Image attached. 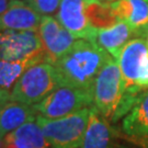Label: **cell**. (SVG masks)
<instances>
[{"mask_svg": "<svg viewBox=\"0 0 148 148\" xmlns=\"http://www.w3.org/2000/svg\"><path fill=\"white\" fill-rule=\"evenodd\" d=\"M110 55L95 43L77 40L67 53L52 64L58 86L92 92L97 76Z\"/></svg>", "mask_w": 148, "mask_h": 148, "instance_id": "obj_1", "label": "cell"}, {"mask_svg": "<svg viewBox=\"0 0 148 148\" xmlns=\"http://www.w3.org/2000/svg\"><path fill=\"white\" fill-rule=\"evenodd\" d=\"M116 62L123 78L124 93L113 122L126 115L140 95L148 89L147 41L143 37L131 40L123 47Z\"/></svg>", "mask_w": 148, "mask_h": 148, "instance_id": "obj_2", "label": "cell"}, {"mask_svg": "<svg viewBox=\"0 0 148 148\" xmlns=\"http://www.w3.org/2000/svg\"><path fill=\"white\" fill-rule=\"evenodd\" d=\"M58 87L56 71L47 60L31 65L10 91V101L35 106Z\"/></svg>", "mask_w": 148, "mask_h": 148, "instance_id": "obj_3", "label": "cell"}, {"mask_svg": "<svg viewBox=\"0 0 148 148\" xmlns=\"http://www.w3.org/2000/svg\"><path fill=\"white\" fill-rule=\"evenodd\" d=\"M123 93L124 85L119 64L110 56L93 82V108L104 119L113 122L121 104Z\"/></svg>", "mask_w": 148, "mask_h": 148, "instance_id": "obj_4", "label": "cell"}, {"mask_svg": "<svg viewBox=\"0 0 148 148\" xmlns=\"http://www.w3.org/2000/svg\"><path fill=\"white\" fill-rule=\"evenodd\" d=\"M90 109L86 108L68 116L53 120L37 116L36 122L52 148H80L89 122Z\"/></svg>", "mask_w": 148, "mask_h": 148, "instance_id": "obj_5", "label": "cell"}, {"mask_svg": "<svg viewBox=\"0 0 148 148\" xmlns=\"http://www.w3.org/2000/svg\"><path fill=\"white\" fill-rule=\"evenodd\" d=\"M93 106L92 92L82 89L58 86L52 93L33 106L37 116L60 119L68 116L86 108Z\"/></svg>", "mask_w": 148, "mask_h": 148, "instance_id": "obj_6", "label": "cell"}, {"mask_svg": "<svg viewBox=\"0 0 148 148\" xmlns=\"http://www.w3.org/2000/svg\"><path fill=\"white\" fill-rule=\"evenodd\" d=\"M0 59L7 62L46 59L37 31H0Z\"/></svg>", "mask_w": 148, "mask_h": 148, "instance_id": "obj_7", "label": "cell"}, {"mask_svg": "<svg viewBox=\"0 0 148 148\" xmlns=\"http://www.w3.org/2000/svg\"><path fill=\"white\" fill-rule=\"evenodd\" d=\"M37 34L42 43L45 58L51 64L63 57L78 40L52 16H42Z\"/></svg>", "mask_w": 148, "mask_h": 148, "instance_id": "obj_8", "label": "cell"}, {"mask_svg": "<svg viewBox=\"0 0 148 148\" xmlns=\"http://www.w3.org/2000/svg\"><path fill=\"white\" fill-rule=\"evenodd\" d=\"M90 0H62L56 19L66 30L78 40L93 41L95 31L87 16V5Z\"/></svg>", "mask_w": 148, "mask_h": 148, "instance_id": "obj_9", "label": "cell"}, {"mask_svg": "<svg viewBox=\"0 0 148 148\" xmlns=\"http://www.w3.org/2000/svg\"><path fill=\"white\" fill-rule=\"evenodd\" d=\"M42 16L23 0H11L0 14V31H37Z\"/></svg>", "mask_w": 148, "mask_h": 148, "instance_id": "obj_10", "label": "cell"}, {"mask_svg": "<svg viewBox=\"0 0 148 148\" xmlns=\"http://www.w3.org/2000/svg\"><path fill=\"white\" fill-rule=\"evenodd\" d=\"M119 21H124L138 37L148 35V0H114L110 2Z\"/></svg>", "mask_w": 148, "mask_h": 148, "instance_id": "obj_11", "label": "cell"}, {"mask_svg": "<svg viewBox=\"0 0 148 148\" xmlns=\"http://www.w3.org/2000/svg\"><path fill=\"white\" fill-rule=\"evenodd\" d=\"M134 35L136 33L127 23L117 21L111 27L97 30L92 43L100 46L116 60L123 47L133 40Z\"/></svg>", "mask_w": 148, "mask_h": 148, "instance_id": "obj_12", "label": "cell"}, {"mask_svg": "<svg viewBox=\"0 0 148 148\" xmlns=\"http://www.w3.org/2000/svg\"><path fill=\"white\" fill-rule=\"evenodd\" d=\"M80 148H113V131L106 119L92 106Z\"/></svg>", "mask_w": 148, "mask_h": 148, "instance_id": "obj_13", "label": "cell"}, {"mask_svg": "<svg viewBox=\"0 0 148 148\" xmlns=\"http://www.w3.org/2000/svg\"><path fill=\"white\" fill-rule=\"evenodd\" d=\"M37 113L33 106L9 101L0 108V137L14 132L27 122L35 121Z\"/></svg>", "mask_w": 148, "mask_h": 148, "instance_id": "obj_14", "label": "cell"}, {"mask_svg": "<svg viewBox=\"0 0 148 148\" xmlns=\"http://www.w3.org/2000/svg\"><path fill=\"white\" fill-rule=\"evenodd\" d=\"M122 127L124 133L134 138H148V89L144 91L127 113Z\"/></svg>", "mask_w": 148, "mask_h": 148, "instance_id": "obj_15", "label": "cell"}, {"mask_svg": "<svg viewBox=\"0 0 148 148\" xmlns=\"http://www.w3.org/2000/svg\"><path fill=\"white\" fill-rule=\"evenodd\" d=\"M87 16L95 30L109 27L119 21L112 10L111 3L100 0H90L87 5Z\"/></svg>", "mask_w": 148, "mask_h": 148, "instance_id": "obj_16", "label": "cell"}, {"mask_svg": "<svg viewBox=\"0 0 148 148\" xmlns=\"http://www.w3.org/2000/svg\"><path fill=\"white\" fill-rule=\"evenodd\" d=\"M46 60V59H41ZM41 60H27V62H7L0 59V89L10 92L21 75L31 65Z\"/></svg>", "mask_w": 148, "mask_h": 148, "instance_id": "obj_17", "label": "cell"}, {"mask_svg": "<svg viewBox=\"0 0 148 148\" xmlns=\"http://www.w3.org/2000/svg\"><path fill=\"white\" fill-rule=\"evenodd\" d=\"M10 134L32 148H52L36 120L23 124Z\"/></svg>", "mask_w": 148, "mask_h": 148, "instance_id": "obj_18", "label": "cell"}, {"mask_svg": "<svg viewBox=\"0 0 148 148\" xmlns=\"http://www.w3.org/2000/svg\"><path fill=\"white\" fill-rule=\"evenodd\" d=\"M60 2L62 0H27V3L42 16L57 13Z\"/></svg>", "mask_w": 148, "mask_h": 148, "instance_id": "obj_19", "label": "cell"}, {"mask_svg": "<svg viewBox=\"0 0 148 148\" xmlns=\"http://www.w3.org/2000/svg\"><path fill=\"white\" fill-rule=\"evenodd\" d=\"M1 148H32L29 145L24 144L23 142L14 138L11 134H8L7 136L2 138V145Z\"/></svg>", "mask_w": 148, "mask_h": 148, "instance_id": "obj_20", "label": "cell"}, {"mask_svg": "<svg viewBox=\"0 0 148 148\" xmlns=\"http://www.w3.org/2000/svg\"><path fill=\"white\" fill-rule=\"evenodd\" d=\"M10 101V92L7 90L0 89V108L5 106L7 102Z\"/></svg>", "mask_w": 148, "mask_h": 148, "instance_id": "obj_21", "label": "cell"}, {"mask_svg": "<svg viewBox=\"0 0 148 148\" xmlns=\"http://www.w3.org/2000/svg\"><path fill=\"white\" fill-rule=\"evenodd\" d=\"M11 3V0H0V14H2Z\"/></svg>", "mask_w": 148, "mask_h": 148, "instance_id": "obj_22", "label": "cell"}, {"mask_svg": "<svg viewBox=\"0 0 148 148\" xmlns=\"http://www.w3.org/2000/svg\"><path fill=\"white\" fill-rule=\"evenodd\" d=\"M102 2H112V1H114V0H100Z\"/></svg>", "mask_w": 148, "mask_h": 148, "instance_id": "obj_23", "label": "cell"}, {"mask_svg": "<svg viewBox=\"0 0 148 148\" xmlns=\"http://www.w3.org/2000/svg\"><path fill=\"white\" fill-rule=\"evenodd\" d=\"M146 41H147V44H148V35H147V38H146Z\"/></svg>", "mask_w": 148, "mask_h": 148, "instance_id": "obj_24", "label": "cell"}, {"mask_svg": "<svg viewBox=\"0 0 148 148\" xmlns=\"http://www.w3.org/2000/svg\"><path fill=\"white\" fill-rule=\"evenodd\" d=\"M23 1H25V2H27V0H23Z\"/></svg>", "mask_w": 148, "mask_h": 148, "instance_id": "obj_25", "label": "cell"}]
</instances>
